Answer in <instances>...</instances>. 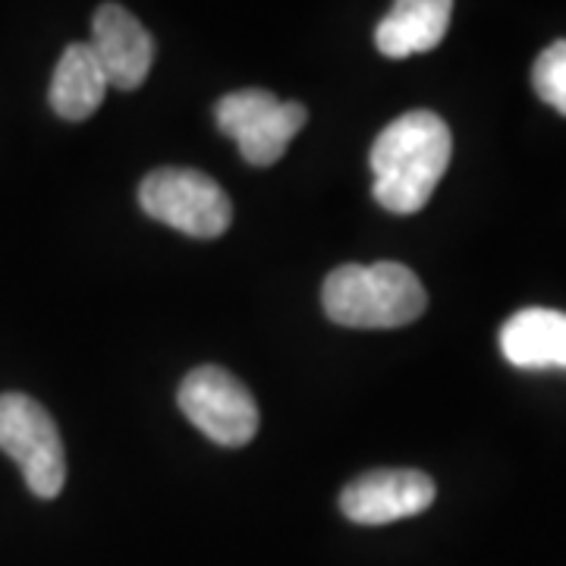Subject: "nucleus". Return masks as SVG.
<instances>
[{
    "label": "nucleus",
    "mask_w": 566,
    "mask_h": 566,
    "mask_svg": "<svg viewBox=\"0 0 566 566\" xmlns=\"http://www.w3.org/2000/svg\"><path fill=\"white\" fill-rule=\"evenodd\" d=\"M453 155V136L434 111H409L371 145V196L385 211L416 214L434 196Z\"/></svg>",
    "instance_id": "obj_1"
},
{
    "label": "nucleus",
    "mask_w": 566,
    "mask_h": 566,
    "mask_svg": "<svg viewBox=\"0 0 566 566\" xmlns=\"http://www.w3.org/2000/svg\"><path fill=\"white\" fill-rule=\"evenodd\" d=\"M107 95V80L88 44H70L54 66L48 102L51 111L70 123L88 120Z\"/></svg>",
    "instance_id": "obj_11"
},
{
    "label": "nucleus",
    "mask_w": 566,
    "mask_h": 566,
    "mask_svg": "<svg viewBox=\"0 0 566 566\" xmlns=\"http://www.w3.org/2000/svg\"><path fill=\"white\" fill-rule=\"evenodd\" d=\"M139 205L148 218L196 240H214L233 223V202L218 180L189 167L151 170L139 186Z\"/></svg>",
    "instance_id": "obj_3"
},
{
    "label": "nucleus",
    "mask_w": 566,
    "mask_h": 566,
    "mask_svg": "<svg viewBox=\"0 0 566 566\" xmlns=\"http://www.w3.org/2000/svg\"><path fill=\"white\" fill-rule=\"evenodd\" d=\"M501 353L526 371L566 368V312L523 308L501 327Z\"/></svg>",
    "instance_id": "obj_10"
},
{
    "label": "nucleus",
    "mask_w": 566,
    "mask_h": 566,
    "mask_svg": "<svg viewBox=\"0 0 566 566\" xmlns=\"http://www.w3.org/2000/svg\"><path fill=\"white\" fill-rule=\"evenodd\" d=\"M0 450L22 469L29 491L41 501H54L66 482V453L61 431L51 412L25 397L3 394L0 397Z\"/></svg>",
    "instance_id": "obj_4"
},
{
    "label": "nucleus",
    "mask_w": 566,
    "mask_h": 566,
    "mask_svg": "<svg viewBox=\"0 0 566 566\" xmlns=\"http://www.w3.org/2000/svg\"><path fill=\"white\" fill-rule=\"evenodd\" d=\"M177 403L208 441L221 447H245L262 422L249 387L218 365L189 371L177 390Z\"/></svg>",
    "instance_id": "obj_6"
},
{
    "label": "nucleus",
    "mask_w": 566,
    "mask_h": 566,
    "mask_svg": "<svg viewBox=\"0 0 566 566\" xmlns=\"http://www.w3.org/2000/svg\"><path fill=\"white\" fill-rule=\"evenodd\" d=\"M324 315L340 327L390 331L422 318L428 293L400 262L344 264L322 286Z\"/></svg>",
    "instance_id": "obj_2"
},
{
    "label": "nucleus",
    "mask_w": 566,
    "mask_h": 566,
    "mask_svg": "<svg viewBox=\"0 0 566 566\" xmlns=\"http://www.w3.org/2000/svg\"><path fill=\"white\" fill-rule=\"evenodd\" d=\"M88 48L102 63L107 85L123 92L139 88L155 63V39L120 3H102L95 10Z\"/></svg>",
    "instance_id": "obj_8"
},
{
    "label": "nucleus",
    "mask_w": 566,
    "mask_h": 566,
    "mask_svg": "<svg viewBox=\"0 0 566 566\" xmlns=\"http://www.w3.org/2000/svg\"><path fill=\"white\" fill-rule=\"evenodd\" d=\"M214 120L223 136L240 145V155L252 167H271L303 129L308 111L300 102H281L264 88H243L223 95L214 107Z\"/></svg>",
    "instance_id": "obj_5"
},
{
    "label": "nucleus",
    "mask_w": 566,
    "mask_h": 566,
    "mask_svg": "<svg viewBox=\"0 0 566 566\" xmlns=\"http://www.w3.org/2000/svg\"><path fill=\"white\" fill-rule=\"evenodd\" d=\"M535 95L566 117V39L547 44L532 66Z\"/></svg>",
    "instance_id": "obj_12"
},
{
    "label": "nucleus",
    "mask_w": 566,
    "mask_h": 566,
    "mask_svg": "<svg viewBox=\"0 0 566 566\" xmlns=\"http://www.w3.org/2000/svg\"><path fill=\"white\" fill-rule=\"evenodd\" d=\"M438 488L416 469H378L353 479L340 494L346 520L359 526H387L397 520L419 516L434 504Z\"/></svg>",
    "instance_id": "obj_7"
},
{
    "label": "nucleus",
    "mask_w": 566,
    "mask_h": 566,
    "mask_svg": "<svg viewBox=\"0 0 566 566\" xmlns=\"http://www.w3.org/2000/svg\"><path fill=\"white\" fill-rule=\"evenodd\" d=\"M453 0H394V10L375 29V44L390 61L434 51L444 41Z\"/></svg>",
    "instance_id": "obj_9"
}]
</instances>
